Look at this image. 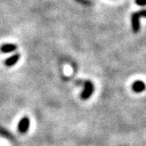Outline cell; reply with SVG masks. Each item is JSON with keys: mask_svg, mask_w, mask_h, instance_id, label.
<instances>
[{"mask_svg": "<svg viewBox=\"0 0 146 146\" xmlns=\"http://www.w3.org/2000/svg\"><path fill=\"white\" fill-rule=\"evenodd\" d=\"M135 4L140 6H144L146 5V0H135Z\"/></svg>", "mask_w": 146, "mask_h": 146, "instance_id": "7", "label": "cell"}, {"mask_svg": "<svg viewBox=\"0 0 146 146\" xmlns=\"http://www.w3.org/2000/svg\"><path fill=\"white\" fill-rule=\"evenodd\" d=\"M93 91H94V86H93V84L91 81L86 80L85 82L84 91H83L81 93V99L82 100H88L92 95Z\"/></svg>", "mask_w": 146, "mask_h": 146, "instance_id": "2", "label": "cell"}, {"mask_svg": "<svg viewBox=\"0 0 146 146\" xmlns=\"http://www.w3.org/2000/svg\"><path fill=\"white\" fill-rule=\"evenodd\" d=\"M30 125V120L27 117H23L21 120L19 121V125H18V130L19 133L24 134L27 133Z\"/></svg>", "mask_w": 146, "mask_h": 146, "instance_id": "3", "label": "cell"}, {"mask_svg": "<svg viewBox=\"0 0 146 146\" xmlns=\"http://www.w3.org/2000/svg\"><path fill=\"white\" fill-rule=\"evenodd\" d=\"M143 17L146 18V9H142L131 15V27L135 34H137L140 31V19Z\"/></svg>", "mask_w": 146, "mask_h": 146, "instance_id": "1", "label": "cell"}, {"mask_svg": "<svg viewBox=\"0 0 146 146\" xmlns=\"http://www.w3.org/2000/svg\"><path fill=\"white\" fill-rule=\"evenodd\" d=\"M19 54H15L12 56H10L9 58H7L5 61V64L7 67H11V66H13L15 64H17L18 61L19 60Z\"/></svg>", "mask_w": 146, "mask_h": 146, "instance_id": "6", "label": "cell"}, {"mask_svg": "<svg viewBox=\"0 0 146 146\" xmlns=\"http://www.w3.org/2000/svg\"><path fill=\"white\" fill-rule=\"evenodd\" d=\"M146 88V85H145V83L143 82V81H135L133 86H132V89L135 92H137V93H140L142 92H143Z\"/></svg>", "mask_w": 146, "mask_h": 146, "instance_id": "4", "label": "cell"}, {"mask_svg": "<svg viewBox=\"0 0 146 146\" xmlns=\"http://www.w3.org/2000/svg\"><path fill=\"white\" fill-rule=\"evenodd\" d=\"M16 49H17V46L13 43H5L0 48V51H1L2 53H5V54L11 53V52H13Z\"/></svg>", "mask_w": 146, "mask_h": 146, "instance_id": "5", "label": "cell"}]
</instances>
